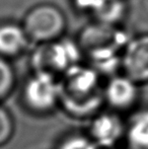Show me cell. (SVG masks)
Segmentation results:
<instances>
[{
  "label": "cell",
  "mask_w": 148,
  "mask_h": 149,
  "mask_svg": "<svg viewBox=\"0 0 148 149\" xmlns=\"http://www.w3.org/2000/svg\"><path fill=\"white\" fill-rule=\"evenodd\" d=\"M15 84V74L7 59L0 56V100L7 97Z\"/></svg>",
  "instance_id": "obj_10"
},
{
  "label": "cell",
  "mask_w": 148,
  "mask_h": 149,
  "mask_svg": "<svg viewBox=\"0 0 148 149\" xmlns=\"http://www.w3.org/2000/svg\"><path fill=\"white\" fill-rule=\"evenodd\" d=\"M22 96L28 110L38 114L49 113L60 104V83L54 74L36 71L24 83Z\"/></svg>",
  "instance_id": "obj_2"
},
{
  "label": "cell",
  "mask_w": 148,
  "mask_h": 149,
  "mask_svg": "<svg viewBox=\"0 0 148 149\" xmlns=\"http://www.w3.org/2000/svg\"><path fill=\"white\" fill-rule=\"evenodd\" d=\"M79 50L71 42H60L42 49L34 57L36 71L64 73L78 65Z\"/></svg>",
  "instance_id": "obj_4"
},
{
  "label": "cell",
  "mask_w": 148,
  "mask_h": 149,
  "mask_svg": "<svg viewBox=\"0 0 148 149\" xmlns=\"http://www.w3.org/2000/svg\"><path fill=\"white\" fill-rule=\"evenodd\" d=\"M126 134V126L120 116L106 112L97 115L89 126L90 138L101 148H112Z\"/></svg>",
  "instance_id": "obj_6"
},
{
  "label": "cell",
  "mask_w": 148,
  "mask_h": 149,
  "mask_svg": "<svg viewBox=\"0 0 148 149\" xmlns=\"http://www.w3.org/2000/svg\"><path fill=\"white\" fill-rule=\"evenodd\" d=\"M59 83L60 104L76 118L95 114L105 100L99 72L94 68L75 65L64 73Z\"/></svg>",
  "instance_id": "obj_1"
},
{
  "label": "cell",
  "mask_w": 148,
  "mask_h": 149,
  "mask_svg": "<svg viewBox=\"0 0 148 149\" xmlns=\"http://www.w3.org/2000/svg\"><path fill=\"white\" fill-rule=\"evenodd\" d=\"M28 38L24 29L16 24L0 26V56L8 58L18 55L26 48Z\"/></svg>",
  "instance_id": "obj_8"
},
{
  "label": "cell",
  "mask_w": 148,
  "mask_h": 149,
  "mask_svg": "<svg viewBox=\"0 0 148 149\" xmlns=\"http://www.w3.org/2000/svg\"><path fill=\"white\" fill-rule=\"evenodd\" d=\"M14 132V123L10 113L0 106V146L6 144Z\"/></svg>",
  "instance_id": "obj_12"
},
{
  "label": "cell",
  "mask_w": 148,
  "mask_h": 149,
  "mask_svg": "<svg viewBox=\"0 0 148 149\" xmlns=\"http://www.w3.org/2000/svg\"><path fill=\"white\" fill-rule=\"evenodd\" d=\"M58 149H101L90 137L71 135L60 143Z\"/></svg>",
  "instance_id": "obj_11"
},
{
  "label": "cell",
  "mask_w": 148,
  "mask_h": 149,
  "mask_svg": "<svg viewBox=\"0 0 148 149\" xmlns=\"http://www.w3.org/2000/svg\"><path fill=\"white\" fill-rule=\"evenodd\" d=\"M125 137L130 149H148V110L133 116L126 126Z\"/></svg>",
  "instance_id": "obj_9"
},
{
  "label": "cell",
  "mask_w": 148,
  "mask_h": 149,
  "mask_svg": "<svg viewBox=\"0 0 148 149\" xmlns=\"http://www.w3.org/2000/svg\"><path fill=\"white\" fill-rule=\"evenodd\" d=\"M122 65L125 75L138 84L148 82V35L135 38L127 44Z\"/></svg>",
  "instance_id": "obj_5"
},
{
  "label": "cell",
  "mask_w": 148,
  "mask_h": 149,
  "mask_svg": "<svg viewBox=\"0 0 148 149\" xmlns=\"http://www.w3.org/2000/svg\"><path fill=\"white\" fill-rule=\"evenodd\" d=\"M138 83L127 75L112 77L104 88L105 100L113 109L126 111L137 102L139 95Z\"/></svg>",
  "instance_id": "obj_7"
},
{
  "label": "cell",
  "mask_w": 148,
  "mask_h": 149,
  "mask_svg": "<svg viewBox=\"0 0 148 149\" xmlns=\"http://www.w3.org/2000/svg\"><path fill=\"white\" fill-rule=\"evenodd\" d=\"M65 28L63 14L54 6L41 5L31 10L24 19V29L28 38L45 43L59 37Z\"/></svg>",
  "instance_id": "obj_3"
}]
</instances>
